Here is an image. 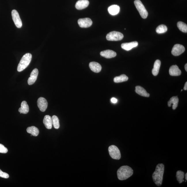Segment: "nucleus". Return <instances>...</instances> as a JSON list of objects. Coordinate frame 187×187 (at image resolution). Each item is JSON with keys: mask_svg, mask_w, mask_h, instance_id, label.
Masks as SVG:
<instances>
[{"mask_svg": "<svg viewBox=\"0 0 187 187\" xmlns=\"http://www.w3.org/2000/svg\"><path fill=\"white\" fill-rule=\"evenodd\" d=\"M185 179L187 180V173H186V174L185 175Z\"/></svg>", "mask_w": 187, "mask_h": 187, "instance_id": "34", "label": "nucleus"}, {"mask_svg": "<svg viewBox=\"0 0 187 187\" xmlns=\"http://www.w3.org/2000/svg\"><path fill=\"white\" fill-rule=\"evenodd\" d=\"M128 80V78L126 75L122 74L119 76L115 77L114 79V82L116 83H119L127 81Z\"/></svg>", "mask_w": 187, "mask_h": 187, "instance_id": "24", "label": "nucleus"}, {"mask_svg": "<svg viewBox=\"0 0 187 187\" xmlns=\"http://www.w3.org/2000/svg\"><path fill=\"white\" fill-rule=\"evenodd\" d=\"M32 58V54L30 53H27L24 55L18 65V71L21 72L26 68L30 64Z\"/></svg>", "mask_w": 187, "mask_h": 187, "instance_id": "3", "label": "nucleus"}, {"mask_svg": "<svg viewBox=\"0 0 187 187\" xmlns=\"http://www.w3.org/2000/svg\"><path fill=\"white\" fill-rule=\"evenodd\" d=\"M43 122L44 126L47 129H50L52 128V118L50 116L46 115L44 116Z\"/></svg>", "mask_w": 187, "mask_h": 187, "instance_id": "18", "label": "nucleus"}, {"mask_svg": "<svg viewBox=\"0 0 187 187\" xmlns=\"http://www.w3.org/2000/svg\"><path fill=\"white\" fill-rule=\"evenodd\" d=\"M123 37L124 36L121 32L112 31L107 34L106 38L108 41H118L122 40Z\"/></svg>", "mask_w": 187, "mask_h": 187, "instance_id": "5", "label": "nucleus"}, {"mask_svg": "<svg viewBox=\"0 0 187 187\" xmlns=\"http://www.w3.org/2000/svg\"><path fill=\"white\" fill-rule=\"evenodd\" d=\"M161 65V61L157 60L154 63V68L152 69V73L154 76H156L158 74Z\"/></svg>", "mask_w": 187, "mask_h": 187, "instance_id": "22", "label": "nucleus"}, {"mask_svg": "<svg viewBox=\"0 0 187 187\" xmlns=\"http://www.w3.org/2000/svg\"><path fill=\"white\" fill-rule=\"evenodd\" d=\"M185 47L180 44H176L173 47L171 54L174 56H178L184 52Z\"/></svg>", "mask_w": 187, "mask_h": 187, "instance_id": "8", "label": "nucleus"}, {"mask_svg": "<svg viewBox=\"0 0 187 187\" xmlns=\"http://www.w3.org/2000/svg\"><path fill=\"white\" fill-rule=\"evenodd\" d=\"M89 4V2L88 0H79L77 1L75 7L78 10H83L87 7Z\"/></svg>", "mask_w": 187, "mask_h": 187, "instance_id": "13", "label": "nucleus"}, {"mask_svg": "<svg viewBox=\"0 0 187 187\" xmlns=\"http://www.w3.org/2000/svg\"><path fill=\"white\" fill-rule=\"evenodd\" d=\"M37 106L41 111H45L48 107V102L47 100L44 97H40L37 101Z\"/></svg>", "mask_w": 187, "mask_h": 187, "instance_id": "10", "label": "nucleus"}, {"mask_svg": "<svg viewBox=\"0 0 187 187\" xmlns=\"http://www.w3.org/2000/svg\"><path fill=\"white\" fill-rule=\"evenodd\" d=\"M164 171V164H159L157 165L155 171L152 174L153 181L158 186H160L162 184Z\"/></svg>", "mask_w": 187, "mask_h": 187, "instance_id": "1", "label": "nucleus"}, {"mask_svg": "<svg viewBox=\"0 0 187 187\" xmlns=\"http://www.w3.org/2000/svg\"><path fill=\"white\" fill-rule=\"evenodd\" d=\"M109 152L112 158L119 160L121 158L120 152L118 148L115 145H111L109 148Z\"/></svg>", "mask_w": 187, "mask_h": 187, "instance_id": "6", "label": "nucleus"}, {"mask_svg": "<svg viewBox=\"0 0 187 187\" xmlns=\"http://www.w3.org/2000/svg\"><path fill=\"white\" fill-rule=\"evenodd\" d=\"M27 133L31 134V135L37 136L39 134V131L38 129L34 126L29 127L27 129Z\"/></svg>", "mask_w": 187, "mask_h": 187, "instance_id": "23", "label": "nucleus"}, {"mask_svg": "<svg viewBox=\"0 0 187 187\" xmlns=\"http://www.w3.org/2000/svg\"><path fill=\"white\" fill-rule=\"evenodd\" d=\"M78 23L80 27L82 28H87L92 25V22L90 18H85L80 19L78 20Z\"/></svg>", "mask_w": 187, "mask_h": 187, "instance_id": "9", "label": "nucleus"}, {"mask_svg": "<svg viewBox=\"0 0 187 187\" xmlns=\"http://www.w3.org/2000/svg\"><path fill=\"white\" fill-rule=\"evenodd\" d=\"M167 27L165 25L162 24L159 25L156 29V32L158 34L165 33L167 32Z\"/></svg>", "mask_w": 187, "mask_h": 187, "instance_id": "27", "label": "nucleus"}, {"mask_svg": "<svg viewBox=\"0 0 187 187\" xmlns=\"http://www.w3.org/2000/svg\"><path fill=\"white\" fill-rule=\"evenodd\" d=\"M52 125L56 129H58L60 127L59 120L57 116H52Z\"/></svg>", "mask_w": 187, "mask_h": 187, "instance_id": "28", "label": "nucleus"}, {"mask_svg": "<svg viewBox=\"0 0 187 187\" xmlns=\"http://www.w3.org/2000/svg\"><path fill=\"white\" fill-rule=\"evenodd\" d=\"M178 28L182 32H187V25L186 24L182 22H178L177 23Z\"/></svg>", "mask_w": 187, "mask_h": 187, "instance_id": "26", "label": "nucleus"}, {"mask_svg": "<svg viewBox=\"0 0 187 187\" xmlns=\"http://www.w3.org/2000/svg\"><path fill=\"white\" fill-rule=\"evenodd\" d=\"M182 90H182L181 91V92H182Z\"/></svg>", "mask_w": 187, "mask_h": 187, "instance_id": "35", "label": "nucleus"}, {"mask_svg": "<svg viewBox=\"0 0 187 187\" xmlns=\"http://www.w3.org/2000/svg\"><path fill=\"white\" fill-rule=\"evenodd\" d=\"M134 4L141 16L143 18H147L148 13L141 1L140 0H135L134 1Z\"/></svg>", "mask_w": 187, "mask_h": 187, "instance_id": "4", "label": "nucleus"}, {"mask_svg": "<svg viewBox=\"0 0 187 187\" xmlns=\"http://www.w3.org/2000/svg\"><path fill=\"white\" fill-rule=\"evenodd\" d=\"M135 92L136 93L142 97H149L150 94L143 87L140 86H137L135 87Z\"/></svg>", "mask_w": 187, "mask_h": 187, "instance_id": "19", "label": "nucleus"}, {"mask_svg": "<svg viewBox=\"0 0 187 187\" xmlns=\"http://www.w3.org/2000/svg\"><path fill=\"white\" fill-rule=\"evenodd\" d=\"M39 71L37 68L34 69L30 74V76L28 79V84L29 85H32L36 82L38 76Z\"/></svg>", "mask_w": 187, "mask_h": 187, "instance_id": "11", "label": "nucleus"}, {"mask_svg": "<svg viewBox=\"0 0 187 187\" xmlns=\"http://www.w3.org/2000/svg\"><path fill=\"white\" fill-rule=\"evenodd\" d=\"M7 152V149L2 144H0V153L5 154Z\"/></svg>", "mask_w": 187, "mask_h": 187, "instance_id": "29", "label": "nucleus"}, {"mask_svg": "<svg viewBox=\"0 0 187 187\" xmlns=\"http://www.w3.org/2000/svg\"><path fill=\"white\" fill-rule=\"evenodd\" d=\"M169 73L171 76H178L181 75V71L177 65H173L170 68Z\"/></svg>", "mask_w": 187, "mask_h": 187, "instance_id": "15", "label": "nucleus"}, {"mask_svg": "<svg viewBox=\"0 0 187 187\" xmlns=\"http://www.w3.org/2000/svg\"><path fill=\"white\" fill-rule=\"evenodd\" d=\"M138 45V42L137 41L132 42L129 43H125L121 44V48L125 50L129 51L134 48L136 47Z\"/></svg>", "mask_w": 187, "mask_h": 187, "instance_id": "12", "label": "nucleus"}, {"mask_svg": "<svg viewBox=\"0 0 187 187\" xmlns=\"http://www.w3.org/2000/svg\"><path fill=\"white\" fill-rule=\"evenodd\" d=\"M12 16L14 22L16 27L18 28H21L22 23L18 12L16 10H13L12 12Z\"/></svg>", "mask_w": 187, "mask_h": 187, "instance_id": "7", "label": "nucleus"}, {"mask_svg": "<svg viewBox=\"0 0 187 187\" xmlns=\"http://www.w3.org/2000/svg\"><path fill=\"white\" fill-rule=\"evenodd\" d=\"M177 180L180 184L184 181L183 180L184 177V173L181 171H178L176 173Z\"/></svg>", "mask_w": 187, "mask_h": 187, "instance_id": "25", "label": "nucleus"}, {"mask_svg": "<svg viewBox=\"0 0 187 187\" xmlns=\"http://www.w3.org/2000/svg\"><path fill=\"white\" fill-rule=\"evenodd\" d=\"M179 99L177 96L176 97H173L171 98V99L168 103V105L169 107H171L172 105L173 109H176L177 107Z\"/></svg>", "mask_w": 187, "mask_h": 187, "instance_id": "17", "label": "nucleus"}, {"mask_svg": "<svg viewBox=\"0 0 187 187\" xmlns=\"http://www.w3.org/2000/svg\"><path fill=\"white\" fill-rule=\"evenodd\" d=\"M133 171L131 167L128 166H121L117 171L118 179L124 180L128 179L133 175Z\"/></svg>", "mask_w": 187, "mask_h": 187, "instance_id": "2", "label": "nucleus"}, {"mask_svg": "<svg viewBox=\"0 0 187 187\" xmlns=\"http://www.w3.org/2000/svg\"><path fill=\"white\" fill-rule=\"evenodd\" d=\"M0 177L3 178H9V175L7 173L3 172L0 169Z\"/></svg>", "mask_w": 187, "mask_h": 187, "instance_id": "30", "label": "nucleus"}, {"mask_svg": "<svg viewBox=\"0 0 187 187\" xmlns=\"http://www.w3.org/2000/svg\"><path fill=\"white\" fill-rule=\"evenodd\" d=\"M100 55L103 57L109 59L115 57L116 53L114 51L107 50L101 52Z\"/></svg>", "mask_w": 187, "mask_h": 187, "instance_id": "14", "label": "nucleus"}, {"mask_svg": "<svg viewBox=\"0 0 187 187\" xmlns=\"http://www.w3.org/2000/svg\"><path fill=\"white\" fill-rule=\"evenodd\" d=\"M120 10V7L117 5H112L109 6L108 9V12L111 15H115L119 13Z\"/></svg>", "mask_w": 187, "mask_h": 187, "instance_id": "20", "label": "nucleus"}, {"mask_svg": "<svg viewBox=\"0 0 187 187\" xmlns=\"http://www.w3.org/2000/svg\"><path fill=\"white\" fill-rule=\"evenodd\" d=\"M185 70L187 71V64L186 63V64H185Z\"/></svg>", "mask_w": 187, "mask_h": 187, "instance_id": "33", "label": "nucleus"}, {"mask_svg": "<svg viewBox=\"0 0 187 187\" xmlns=\"http://www.w3.org/2000/svg\"><path fill=\"white\" fill-rule=\"evenodd\" d=\"M90 69L96 73H99L102 69V67L99 63L95 62H92L89 64Z\"/></svg>", "mask_w": 187, "mask_h": 187, "instance_id": "16", "label": "nucleus"}, {"mask_svg": "<svg viewBox=\"0 0 187 187\" xmlns=\"http://www.w3.org/2000/svg\"><path fill=\"white\" fill-rule=\"evenodd\" d=\"M29 106L27 102L25 101H23L21 104V107L19 109L18 111L20 114H26L29 112Z\"/></svg>", "mask_w": 187, "mask_h": 187, "instance_id": "21", "label": "nucleus"}, {"mask_svg": "<svg viewBox=\"0 0 187 187\" xmlns=\"http://www.w3.org/2000/svg\"><path fill=\"white\" fill-rule=\"evenodd\" d=\"M184 90H187V82H186V83H185L184 87Z\"/></svg>", "mask_w": 187, "mask_h": 187, "instance_id": "32", "label": "nucleus"}, {"mask_svg": "<svg viewBox=\"0 0 187 187\" xmlns=\"http://www.w3.org/2000/svg\"><path fill=\"white\" fill-rule=\"evenodd\" d=\"M111 102L114 103H117L118 101L117 99L115 98L114 97L112 98L111 99Z\"/></svg>", "mask_w": 187, "mask_h": 187, "instance_id": "31", "label": "nucleus"}]
</instances>
